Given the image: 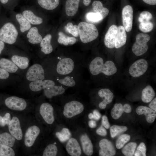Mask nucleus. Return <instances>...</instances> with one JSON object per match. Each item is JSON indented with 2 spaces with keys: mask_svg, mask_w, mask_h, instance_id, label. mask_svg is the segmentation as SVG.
<instances>
[{
  "mask_svg": "<svg viewBox=\"0 0 156 156\" xmlns=\"http://www.w3.org/2000/svg\"><path fill=\"white\" fill-rule=\"evenodd\" d=\"M89 68L91 73L94 75L102 73L106 75L111 76L116 73L117 71L113 62L108 60L104 64L103 59L99 57H95L91 62Z\"/></svg>",
  "mask_w": 156,
  "mask_h": 156,
  "instance_id": "nucleus-1",
  "label": "nucleus"
},
{
  "mask_svg": "<svg viewBox=\"0 0 156 156\" xmlns=\"http://www.w3.org/2000/svg\"><path fill=\"white\" fill-rule=\"evenodd\" d=\"M78 27L80 39L84 43L91 42L98 36V30L92 24L81 22L79 23Z\"/></svg>",
  "mask_w": 156,
  "mask_h": 156,
  "instance_id": "nucleus-2",
  "label": "nucleus"
},
{
  "mask_svg": "<svg viewBox=\"0 0 156 156\" xmlns=\"http://www.w3.org/2000/svg\"><path fill=\"white\" fill-rule=\"evenodd\" d=\"M18 35V31L14 25L11 22L5 23L0 29V40L9 44L16 42Z\"/></svg>",
  "mask_w": 156,
  "mask_h": 156,
  "instance_id": "nucleus-3",
  "label": "nucleus"
},
{
  "mask_svg": "<svg viewBox=\"0 0 156 156\" xmlns=\"http://www.w3.org/2000/svg\"><path fill=\"white\" fill-rule=\"evenodd\" d=\"M150 37L144 33L138 34L136 37V40L132 48L133 53L138 56L145 53L148 50V46L147 43L150 40Z\"/></svg>",
  "mask_w": 156,
  "mask_h": 156,
  "instance_id": "nucleus-4",
  "label": "nucleus"
},
{
  "mask_svg": "<svg viewBox=\"0 0 156 156\" xmlns=\"http://www.w3.org/2000/svg\"><path fill=\"white\" fill-rule=\"evenodd\" d=\"M84 109V106L81 103L76 101H73L65 105L63 114L66 118H70L80 114Z\"/></svg>",
  "mask_w": 156,
  "mask_h": 156,
  "instance_id": "nucleus-5",
  "label": "nucleus"
},
{
  "mask_svg": "<svg viewBox=\"0 0 156 156\" xmlns=\"http://www.w3.org/2000/svg\"><path fill=\"white\" fill-rule=\"evenodd\" d=\"M148 66V62L145 59L138 60L131 66L129 69V73L133 77H138L146 72Z\"/></svg>",
  "mask_w": 156,
  "mask_h": 156,
  "instance_id": "nucleus-6",
  "label": "nucleus"
},
{
  "mask_svg": "<svg viewBox=\"0 0 156 156\" xmlns=\"http://www.w3.org/2000/svg\"><path fill=\"white\" fill-rule=\"evenodd\" d=\"M26 76L27 79L31 81L43 80L44 78V70L40 64H34L29 68Z\"/></svg>",
  "mask_w": 156,
  "mask_h": 156,
  "instance_id": "nucleus-7",
  "label": "nucleus"
},
{
  "mask_svg": "<svg viewBox=\"0 0 156 156\" xmlns=\"http://www.w3.org/2000/svg\"><path fill=\"white\" fill-rule=\"evenodd\" d=\"M6 106L10 109L22 111L26 107L27 104L23 99L16 96H11L6 98L5 101Z\"/></svg>",
  "mask_w": 156,
  "mask_h": 156,
  "instance_id": "nucleus-8",
  "label": "nucleus"
},
{
  "mask_svg": "<svg viewBox=\"0 0 156 156\" xmlns=\"http://www.w3.org/2000/svg\"><path fill=\"white\" fill-rule=\"evenodd\" d=\"M74 62L69 58H64L60 60L58 63L56 68L57 73L61 75L70 74L74 69Z\"/></svg>",
  "mask_w": 156,
  "mask_h": 156,
  "instance_id": "nucleus-9",
  "label": "nucleus"
},
{
  "mask_svg": "<svg viewBox=\"0 0 156 156\" xmlns=\"http://www.w3.org/2000/svg\"><path fill=\"white\" fill-rule=\"evenodd\" d=\"M122 23L125 31H130L132 29L133 18V10L130 5L125 6L122 11Z\"/></svg>",
  "mask_w": 156,
  "mask_h": 156,
  "instance_id": "nucleus-10",
  "label": "nucleus"
},
{
  "mask_svg": "<svg viewBox=\"0 0 156 156\" xmlns=\"http://www.w3.org/2000/svg\"><path fill=\"white\" fill-rule=\"evenodd\" d=\"M53 110L52 106L48 103H43L40 107V114L44 121L48 124H52L55 121Z\"/></svg>",
  "mask_w": 156,
  "mask_h": 156,
  "instance_id": "nucleus-11",
  "label": "nucleus"
},
{
  "mask_svg": "<svg viewBox=\"0 0 156 156\" xmlns=\"http://www.w3.org/2000/svg\"><path fill=\"white\" fill-rule=\"evenodd\" d=\"M40 132L39 127L35 125L29 127L25 134L24 142L25 145L27 147L32 146Z\"/></svg>",
  "mask_w": 156,
  "mask_h": 156,
  "instance_id": "nucleus-12",
  "label": "nucleus"
},
{
  "mask_svg": "<svg viewBox=\"0 0 156 156\" xmlns=\"http://www.w3.org/2000/svg\"><path fill=\"white\" fill-rule=\"evenodd\" d=\"M8 125L10 133L16 140H21L22 138L23 135L18 118L16 116L13 117Z\"/></svg>",
  "mask_w": 156,
  "mask_h": 156,
  "instance_id": "nucleus-13",
  "label": "nucleus"
},
{
  "mask_svg": "<svg viewBox=\"0 0 156 156\" xmlns=\"http://www.w3.org/2000/svg\"><path fill=\"white\" fill-rule=\"evenodd\" d=\"M100 149L99 151L100 156H113L116 154V150L112 143L107 140L104 139L99 142Z\"/></svg>",
  "mask_w": 156,
  "mask_h": 156,
  "instance_id": "nucleus-14",
  "label": "nucleus"
},
{
  "mask_svg": "<svg viewBox=\"0 0 156 156\" xmlns=\"http://www.w3.org/2000/svg\"><path fill=\"white\" fill-rule=\"evenodd\" d=\"M118 27L116 25H113L109 28L106 33L104 39L105 46L109 49L115 48V42Z\"/></svg>",
  "mask_w": 156,
  "mask_h": 156,
  "instance_id": "nucleus-15",
  "label": "nucleus"
},
{
  "mask_svg": "<svg viewBox=\"0 0 156 156\" xmlns=\"http://www.w3.org/2000/svg\"><path fill=\"white\" fill-rule=\"evenodd\" d=\"M66 149L70 156H79L81 154L80 145L77 140L74 138L69 139L66 146Z\"/></svg>",
  "mask_w": 156,
  "mask_h": 156,
  "instance_id": "nucleus-16",
  "label": "nucleus"
},
{
  "mask_svg": "<svg viewBox=\"0 0 156 156\" xmlns=\"http://www.w3.org/2000/svg\"><path fill=\"white\" fill-rule=\"evenodd\" d=\"M55 85V82L51 80H38L31 82L29 84V87L32 91L37 92Z\"/></svg>",
  "mask_w": 156,
  "mask_h": 156,
  "instance_id": "nucleus-17",
  "label": "nucleus"
},
{
  "mask_svg": "<svg viewBox=\"0 0 156 156\" xmlns=\"http://www.w3.org/2000/svg\"><path fill=\"white\" fill-rule=\"evenodd\" d=\"M136 112L139 115H144L147 122L150 123L153 122L156 117V111L146 106L138 107L136 109Z\"/></svg>",
  "mask_w": 156,
  "mask_h": 156,
  "instance_id": "nucleus-18",
  "label": "nucleus"
},
{
  "mask_svg": "<svg viewBox=\"0 0 156 156\" xmlns=\"http://www.w3.org/2000/svg\"><path fill=\"white\" fill-rule=\"evenodd\" d=\"M99 95L104 99L103 101L99 104V107L101 109H105L107 104L110 103L114 98V94L112 92L107 88L100 90L98 92Z\"/></svg>",
  "mask_w": 156,
  "mask_h": 156,
  "instance_id": "nucleus-19",
  "label": "nucleus"
},
{
  "mask_svg": "<svg viewBox=\"0 0 156 156\" xmlns=\"http://www.w3.org/2000/svg\"><path fill=\"white\" fill-rule=\"evenodd\" d=\"M80 139L84 153L87 156L92 155L93 153V145L88 135L86 133L82 135Z\"/></svg>",
  "mask_w": 156,
  "mask_h": 156,
  "instance_id": "nucleus-20",
  "label": "nucleus"
},
{
  "mask_svg": "<svg viewBox=\"0 0 156 156\" xmlns=\"http://www.w3.org/2000/svg\"><path fill=\"white\" fill-rule=\"evenodd\" d=\"M127 36L126 31L123 26H119L118 27L115 42V47L119 48L124 46L126 43Z\"/></svg>",
  "mask_w": 156,
  "mask_h": 156,
  "instance_id": "nucleus-21",
  "label": "nucleus"
},
{
  "mask_svg": "<svg viewBox=\"0 0 156 156\" xmlns=\"http://www.w3.org/2000/svg\"><path fill=\"white\" fill-rule=\"evenodd\" d=\"M29 42L33 44L40 43L42 38L39 34L38 28L36 27H31L29 30L27 35Z\"/></svg>",
  "mask_w": 156,
  "mask_h": 156,
  "instance_id": "nucleus-22",
  "label": "nucleus"
},
{
  "mask_svg": "<svg viewBox=\"0 0 156 156\" xmlns=\"http://www.w3.org/2000/svg\"><path fill=\"white\" fill-rule=\"evenodd\" d=\"M43 90L45 96L49 99H51L54 96L62 94L65 92V89L62 87L55 85Z\"/></svg>",
  "mask_w": 156,
  "mask_h": 156,
  "instance_id": "nucleus-23",
  "label": "nucleus"
},
{
  "mask_svg": "<svg viewBox=\"0 0 156 156\" xmlns=\"http://www.w3.org/2000/svg\"><path fill=\"white\" fill-rule=\"evenodd\" d=\"M80 0H67L65 4V12L68 16H74L77 12Z\"/></svg>",
  "mask_w": 156,
  "mask_h": 156,
  "instance_id": "nucleus-24",
  "label": "nucleus"
},
{
  "mask_svg": "<svg viewBox=\"0 0 156 156\" xmlns=\"http://www.w3.org/2000/svg\"><path fill=\"white\" fill-rule=\"evenodd\" d=\"M51 35L48 34L42 39L40 43L41 51L46 54H49L53 51V47L51 44Z\"/></svg>",
  "mask_w": 156,
  "mask_h": 156,
  "instance_id": "nucleus-25",
  "label": "nucleus"
},
{
  "mask_svg": "<svg viewBox=\"0 0 156 156\" xmlns=\"http://www.w3.org/2000/svg\"><path fill=\"white\" fill-rule=\"evenodd\" d=\"M22 14L31 24L38 25L42 24L43 22L42 18L36 16L31 10H25L23 12Z\"/></svg>",
  "mask_w": 156,
  "mask_h": 156,
  "instance_id": "nucleus-26",
  "label": "nucleus"
},
{
  "mask_svg": "<svg viewBox=\"0 0 156 156\" xmlns=\"http://www.w3.org/2000/svg\"><path fill=\"white\" fill-rule=\"evenodd\" d=\"M0 67L10 73H14L18 69L17 66L13 62L5 58L0 60Z\"/></svg>",
  "mask_w": 156,
  "mask_h": 156,
  "instance_id": "nucleus-27",
  "label": "nucleus"
},
{
  "mask_svg": "<svg viewBox=\"0 0 156 156\" xmlns=\"http://www.w3.org/2000/svg\"><path fill=\"white\" fill-rule=\"evenodd\" d=\"M155 95V92L152 86H147L142 91V100L144 103H149L153 99Z\"/></svg>",
  "mask_w": 156,
  "mask_h": 156,
  "instance_id": "nucleus-28",
  "label": "nucleus"
},
{
  "mask_svg": "<svg viewBox=\"0 0 156 156\" xmlns=\"http://www.w3.org/2000/svg\"><path fill=\"white\" fill-rule=\"evenodd\" d=\"M16 19L20 25V31L24 33L29 30L31 27V24L21 13L16 15Z\"/></svg>",
  "mask_w": 156,
  "mask_h": 156,
  "instance_id": "nucleus-29",
  "label": "nucleus"
},
{
  "mask_svg": "<svg viewBox=\"0 0 156 156\" xmlns=\"http://www.w3.org/2000/svg\"><path fill=\"white\" fill-rule=\"evenodd\" d=\"M16 139L11 134L5 132L0 134V144L12 147L14 145Z\"/></svg>",
  "mask_w": 156,
  "mask_h": 156,
  "instance_id": "nucleus-30",
  "label": "nucleus"
},
{
  "mask_svg": "<svg viewBox=\"0 0 156 156\" xmlns=\"http://www.w3.org/2000/svg\"><path fill=\"white\" fill-rule=\"evenodd\" d=\"M37 2L42 8L51 10L57 7L60 3V0H38Z\"/></svg>",
  "mask_w": 156,
  "mask_h": 156,
  "instance_id": "nucleus-31",
  "label": "nucleus"
},
{
  "mask_svg": "<svg viewBox=\"0 0 156 156\" xmlns=\"http://www.w3.org/2000/svg\"><path fill=\"white\" fill-rule=\"evenodd\" d=\"M12 61L22 69H24L28 66L29 60L26 57L14 55L11 57Z\"/></svg>",
  "mask_w": 156,
  "mask_h": 156,
  "instance_id": "nucleus-32",
  "label": "nucleus"
},
{
  "mask_svg": "<svg viewBox=\"0 0 156 156\" xmlns=\"http://www.w3.org/2000/svg\"><path fill=\"white\" fill-rule=\"evenodd\" d=\"M93 10L95 12L101 14L103 19H104L108 15L109 12L108 9L103 6L102 3L99 1H95L92 4Z\"/></svg>",
  "mask_w": 156,
  "mask_h": 156,
  "instance_id": "nucleus-33",
  "label": "nucleus"
},
{
  "mask_svg": "<svg viewBox=\"0 0 156 156\" xmlns=\"http://www.w3.org/2000/svg\"><path fill=\"white\" fill-rule=\"evenodd\" d=\"M58 35V42L59 43L65 46H67L68 44H73L76 41V40L75 38L68 36L62 32H59Z\"/></svg>",
  "mask_w": 156,
  "mask_h": 156,
  "instance_id": "nucleus-34",
  "label": "nucleus"
},
{
  "mask_svg": "<svg viewBox=\"0 0 156 156\" xmlns=\"http://www.w3.org/2000/svg\"><path fill=\"white\" fill-rule=\"evenodd\" d=\"M55 135L59 140L62 142L68 140L71 136L70 131L66 128H63L60 132H57Z\"/></svg>",
  "mask_w": 156,
  "mask_h": 156,
  "instance_id": "nucleus-35",
  "label": "nucleus"
},
{
  "mask_svg": "<svg viewBox=\"0 0 156 156\" xmlns=\"http://www.w3.org/2000/svg\"><path fill=\"white\" fill-rule=\"evenodd\" d=\"M123 112L122 105L121 103H116L111 110V114L113 119L116 120L122 116Z\"/></svg>",
  "mask_w": 156,
  "mask_h": 156,
  "instance_id": "nucleus-36",
  "label": "nucleus"
},
{
  "mask_svg": "<svg viewBox=\"0 0 156 156\" xmlns=\"http://www.w3.org/2000/svg\"><path fill=\"white\" fill-rule=\"evenodd\" d=\"M137 146V144L130 142L122 148V151L126 156H132L134 155Z\"/></svg>",
  "mask_w": 156,
  "mask_h": 156,
  "instance_id": "nucleus-37",
  "label": "nucleus"
},
{
  "mask_svg": "<svg viewBox=\"0 0 156 156\" xmlns=\"http://www.w3.org/2000/svg\"><path fill=\"white\" fill-rule=\"evenodd\" d=\"M110 128V131L111 137L113 138L120 133L127 131V127L125 126H120L114 125Z\"/></svg>",
  "mask_w": 156,
  "mask_h": 156,
  "instance_id": "nucleus-38",
  "label": "nucleus"
},
{
  "mask_svg": "<svg viewBox=\"0 0 156 156\" xmlns=\"http://www.w3.org/2000/svg\"><path fill=\"white\" fill-rule=\"evenodd\" d=\"M57 146L53 144H50L45 148L42 154L43 156H55L57 153Z\"/></svg>",
  "mask_w": 156,
  "mask_h": 156,
  "instance_id": "nucleus-39",
  "label": "nucleus"
},
{
  "mask_svg": "<svg viewBox=\"0 0 156 156\" xmlns=\"http://www.w3.org/2000/svg\"><path fill=\"white\" fill-rule=\"evenodd\" d=\"M130 136L127 134H122L119 136L116 142V146L118 149L122 148L125 144L130 140Z\"/></svg>",
  "mask_w": 156,
  "mask_h": 156,
  "instance_id": "nucleus-40",
  "label": "nucleus"
},
{
  "mask_svg": "<svg viewBox=\"0 0 156 156\" xmlns=\"http://www.w3.org/2000/svg\"><path fill=\"white\" fill-rule=\"evenodd\" d=\"M64 28L66 32L71 34L75 37H77L79 35V28L78 26L76 25H73L72 23H68L64 27Z\"/></svg>",
  "mask_w": 156,
  "mask_h": 156,
  "instance_id": "nucleus-41",
  "label": "nucleus"
},
{
  "mask_svg": "<svg viewBox=\"0 0 156 156\" xmlns=\"http://www.w3.org/2000/svg\"><path fill=\"white\" fill-rule=\"evenodd\" d=\"M14 150L10 147L0 144V156H14Z\"/></svg>",
  "mask_w": 156,
  "mask_h": 156,
  "instance_id": "nucleus-42",
  "label": "nucleus"
},
{
  "mask_svg": "<svg viewBox=\"0 0 156 156\" xmlns=\"http://www.w3.org/2000/svg\"><path fill=\"white\" fill-rule=\"evenodd\" d=\"M86 16L87 19L92 22H99L103 19L101 14L97 12H89Z\"/></svg>",
  "mask_w": 156,
  "mask_h": 156,
  "instance_id": "nucleus-43",
  "label": "nucleus"
},
{
  "mask_svg": "<svg viewBox=\"0 0 156 156\" xmlns=\"http://www.w3.org/2000/svg\"><path fill=\"white\" fill-rule=\"evenodd\" d=\"M152 18L153 16L151 13L144 11L140 14L138 20L140 23H145L150 21Z\"/></svg>",
  "mask_w": 156,
  "mask_h": 156,
  "instance_id": "nucleus-44",
  "label": "nucleus"
},
{
  "mask_svg": "<svg viewBox=\"0 0 156 156\" xmlns=\"http://www.w3.org/2000/svg\"><path fill=\"white\" fill-rule=\"evenodd\" d=\"M153 24L150 21L140 23L139 26V29L144 33H147L151 31L153 29Z\"/></svg>",
  "mask_w": 156,
  "mask_h": 156,
  "instance_id": "nucleus-45",
  "label": "nucleus"
},
{
  "mask_svg": "<svg viewBox=\"0 0 156 156\" xmlns=\"http://www.w3.org/2000/svg\"><path fill=\"white\" fill-rule=\"evenodd\" d=\"M58 81L61 84L68 87H73L76 84L74 80L69 76H66L62 79H60Z\"/></svg>",
  "mask_w": 156,
  "mask_h": 156,
  "instance_id": "nucleus-46",
  "label": "nucleus"
},
{
  "mask_svg": "<svg viewBox=\"0 0 156 156\" xmlns=\"http://www.w3.org/2000/svg\"><path fill=\"white\" fill-rule=\"evenodd\" d=\"M146 147L145 144L141 143L134 153L135 156H146Z\"/></svg>",
  "mask_w": 156,
  "mask_h": 156,
  "instance_id": "nucleus-47",
  "label": "nucleus"
},
{
  "mask_svg": "<svg viewBox=\"0 0 156 156\" xmlns=\"http://www.w3.org/2000/svg\"><path fill=\"white\" fill-rule=\"evenodd\" d=\"M102 124L107 129H109L110 127V124L107 117L105 115H103L102 117Z\"/></svg>",
  "mask_w": 156,
  "mask_h": 156,
  "instance_id": "nucleus-48",
  "label": "nucleus"
},
{
  "mask_svg": "<svg viewBox=\"0 0 156 156\" xmlns=\"http://www.w3.org/2000/svg\"><path fill=\"white\" fill-rule=\"evenodd\" d=\"M96 133L98 135L103 136H105L107 134V131L102 125L97 129Z\"/></svg>",
  "mask_w": 156,
  "mask_h": 156,
  "instance_id": "nucleus-49",
  "label": "nucleus"
},
{
  "mask_svg": "<svg viewBox=\"0 0 156 156\" xmlns=\"http://www.w3.org/2000/svg\"><path fill=\"white\" fill-rule=\"evenodd\" d=\"M9 75V74L8 72L1 68H0V79H7L8 78Z\"/></svg>",
  "mask_w": 156,
  "mask_h": 156,
  "instance_id": "nucleus-50",
  "label": "nucleus"
},
{
  "mask_svg": "<svg viewBox=\"0 0 156 156\" xmlns=\"http://www.w3.org/2000/svg\"><path fill=\"white\" fill-rule=\"evenodd\" d=\"M3 117L6 125H8L11 120L10 114L7 113Z\"/></svg>",
  "mask_w": 156,
  "mask_h": 156,
  "instance_id": "nucleus-51",
  "label": "nucleus"
},
{
  "mask_svg": "<svg viewBox=\"0 0 156 156\" xmlns=\"http://www.w3.org/2000/svg\"><path fill=\"white\" fill-rule=\"evenodd\" d=\"M123 111L127 113H130L132 110L131 106L128 104H125L123 106Z\"/></svg>",
  "mask_w": 156,
  "mask_h": 156,
  "instance_id": "nucleus-52",
  "label": "nucleus"
},
{
  "mask_svg": "<svg viewBox=\"0 0 156 156\" xmlns=\"http://www.w3.org/2000/svg\"><path fill=\"white\" fill-rule=\"evenodd\" d=\"M150 108L156 111V98L153 99L149 105Z\"/></svg>",
  "mask_w": 156,
  "mask_h": 156,
  "instance_id": "nucleus-53",
  "label": "nucleus"
},
{
  "mask_svg": "<svg viewBox=\"0 0 156 156\" xmlns=\"http://www.w3.org/2000/svg\"><path fill=\"white\" fill-rule=\"evenodd\" d=\"M93 118L96 120H99L101 117V114L97 110H95L93 112Z\"/></svg>",
  "mask_w": 156,
  "mask_h": 156,
  "instance_id": "nucleus-54",
  "label": "nucleus"
},
{
  "mask_svg": "<svg viewBox=\"0 0 156 156\" xmlns=\"http://www.w3.org/2000/svg\"><path fill=\"white\" fill-rule=\"evenodd\" d=\"M88 124L89 127L92 128H95L97 125V124L96 121L93 120H90L89 121Z\"/></svg>",
  "mask_w": 156,
  "mask_h": 156,
  "instance_id": "nucleus-55",
  "label": "nucleus"
},
{
  "mask_svg": "<svg viewBox=\"0 0 156 156\" xmlns=\"http://www.w3.org/2000/svg\"><path fill=\"white\" fill-rule=\"evenodd\" d=\"M145 3L149 5H154L156 4V0H142Z\"/></svg>",
  "mask_w": 156,
  "mask_h": 156,
  "instance_id": "nucleus-56",
  "label": "nucleus"
},
{
  "mask_svg": "<svg viewBox=\"0 0 156 156\" xmlns=\"http://www.w3.org/2000/svg\"><path fill=\"white\" fill-rule=\"evenodd\" d=\"M6 125L4 120L3 117L0 116V126L4 127Z\"/></svg>",
  "mask_w": 156,
  "mask_h": 156,
  "instance_id": "nucleus-57",
  "label": "nucleus"
},
{
  "mask_svg": "<svg viewBox=\"0 0 156 156\" xmlns=\"http://www.w3.org/2000/svg\"><path fill=\"white\" fill-rule=\"evenodd\" d=\"M5 46L4 42L0 40V54L1 53L3 49Z\"/></svg>",
  "mask_w": 156,
  "mask_h": 156,
  "instance_id": "nucleus-58",
  "label": "nucleus"
},
{
  "mask_svg": "<svg viewBox=\"0 0 156 156\" xmlns=\"http://www.w3.org/2000/svg\"><path fill=\"white\" fill-rule=\"evenodd\" d=\"M91 2V0H83V3L85 6L89 5Z\"/></svg>",
  "mask_w": 156,
  "mask_h": 156,
  "instance_id": "nucleus-59",
  "label": "nucleus"
},
{
  "mask_svg": "<svg viewBox=\"0 0 156 156\" xmlns=\"http://www.w3.org/2000/svg\"><path fill=\"white\" fill-rule=\"evenodd\" d=\"M88 117L90 119L93 118V114L92 113H90L88 115Z\"/></svg>",
  "mask_w": 156,
  "mask_h": 156,
  "instance_id": "nucleus-60",
  "label": "nucleus"
},
{
  "mask_svg": "<svg viewBox=\"0 0 156 156\" xmlns=\"http://www.w3.org/2000/svg\"><path fill=\"white\" fill-rule=\"evenodd\" d=\"M9 0H0L1 3L3 4H6L8 1Z\"/></svg>",
  "mask_w": 156,
  "mask_h": 156,
  "instance_id": "nucleus-61",
  "label": "nucleus"
}]
</instances>
